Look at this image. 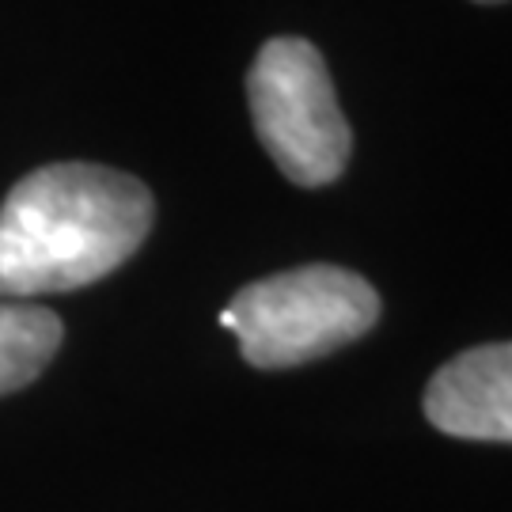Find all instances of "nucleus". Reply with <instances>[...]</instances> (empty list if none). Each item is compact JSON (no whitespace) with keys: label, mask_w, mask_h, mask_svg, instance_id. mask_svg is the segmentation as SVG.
I'll use <instances>...</instances> for the list:
<instances>
[{"label":"nucleus","mask_w":512,"mask_h":512,"mask_svg":"<svg viewBox=\"0 0 512 512\" xmlns=\"http://www.w3.org/2000/svg\"><path fill=\"white\" fill-rule=\"evenodd\" d=\"M156 217L141 179L99 164H50L0 205V296L84 289L118 270Z\"/></svg>","instance_id":"f257e3e1"},{"label":"nucleus","mask_w":512,"mask_h":512,"mask_svg":"<svg viewBox=\"0 0 512 512\" xmlns=\"http://www.w3.org/2000/svg\"><path fill=\"white\" fill-rule=\"evenodd\" d=\"M380 319V296L342 266H300L243 285L220 311L255 368H296L365 338Z\"/></svg>","instance_id":"f03ea898"},{"label":"nucleus","mask_w":512,"mask_h":512,"mask_svg":"<svg viewBox=\"0 0 512 512\" xmlns=\"http://www.w3.org/2000/svg\"><path fill=\"white\" fill-rule=\"evenodd\" d=\"M258 141L296 186H327L349 164L353 133L323 54L304 38H270L247 73Z\"/></svg>","instance_id":"7ed1b4c3"},{"label":"nucleus","mask_w":512,"mask_h":512,"mask_svg":"<svg viewBox=\"0 0 512 512\" xmlns=\"http://www.w3.org/2000/svg\"><path fill=\"white\" fill-rule=\"evenodd\" d=\"M425 418L448 437L512 444V342L452 357L425 387Z\"/></svg>","instance_id":"20e7f679"},{"label":"nucleus","mask_w":512,"mask_h":512,"mask_svg":"<svg viewBox=\"0 0 512 512\" xmlns=\"http://www.w3.org/2000/svg\"><path fill=\"white\" fill-rule=\"evenodd\" d=\"M65 327L50 308L0 300V395L27 387L61 349Z\"/></svg>","instance_id":"39448f33"},{"label":"nucleus","mask_w":512,"mask_h":512,"mask_svg":"<svg viewBox=\"0 0 512 512\" xmlns=\"http://www.w3.org/2000/svg\"><path fill=\"white\" fill-rule=\"evenodd\" d=\"M478 4H497V0H478Z\"/></svg>","instance_id":"423d86ee"}]
</instances>
